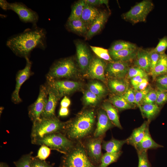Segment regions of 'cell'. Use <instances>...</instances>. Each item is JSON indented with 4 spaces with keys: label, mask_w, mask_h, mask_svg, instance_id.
Segmentation results:
<instances>
[{
    "label": "cell",
    "mask_w": 167,
    "mask_h": 167,
    "mask_svg": "<svg viewBox=\"0 0 167 167\" xmlns=\"http://www.w3.org/2000/svg\"><path fill=\"white\" fill-rule=\"evenodd\" d=\"M90 47L94 53L100 58L109 62L113 61L110 56L108 50L100 47L92 46Z\"/></svg>",
    "instance_id": "cell-36"
},
{
    "label": "cell",
    "mask_w": 167,
    "mask_h": 167,
    "mask_svg": "<svg viewBox=\"0 0 167 167\" xmlns=\"http://www.w3.org/2000/svg\"><path fill=\"white\" fill-rule=\"evenodd\" d=\"M25 58L26 61L25 66L23 69L18 71L16 74L15 88L11 95V100L15 104H18L22 101L19 95L21 87L24 82L33 74L31 71L32 62L28 57H26Z\"/></svg>",
    "instance_id": "cell-11"
},
{
    "label": "cell",
    "mask_w": 167,
    "mask_h": 167,
    "mask_svg": "<svg viewBox=\"0 0 167 167\" xmlns=\"http://www.w3.org/2000/svg\"><path fill=\"white\" fill-rule=\"evenodd\" d=\"M138 50L137 49H126L118 51H109V53L113 61L127 62L135 58Z\"/></svg>",
    "instance_id": "cell-19"
},
{
    "label": "cell",
    "mask_w": 167,
    "mask_h": 167,
    "mask_svg": "<svg viewBox=\"0 0 167 167\" xmlns=\"http://www.w3.org/2000/svg\"><path fill=\"white\" fill-rule=\"evenodd\" d=\"M86 4L83 0L79 1L75 3L72 6L71 12L68 20L80 19Z\"/></svg>",
    "instance_id": "cell-33"
},
{
    "label": "cell",
    "mask_w": 167,
    "mask_h": 167,
    "mask_svg": "<svg viewBox=\"0 0 167 167\" xmlns=\"http://www.w3.org/2000/svg\"><path fill=\"white\" fill-rule=\"evenodd\" d=\"M146 78H143L139 76L133 77L131 79V84L135 88Z\"/></svg>",
    "instance_id": "cell-50"
},
{
    "label": "cell",
    "mask_w": 167,
    "mask_h": 167,
    "mask_svg": "<svg viewBox=\"0 0 167 167\" xmlns=\"http://www.w3.org/2000/svg\"><path fill=\"white\" fill-rule=\"evenodd\" d=\"M156 98V91L155 90H150L143 99L141 105L144 104H155Z\"/></svg>",
    "instance_id": "cell-42"
},
{
    "label": "cell",
    "mask_w": 167,
    "mask_h": 167,
    "mask_svg": "<svg viewBox=\"0 0 167 167\" xmlns=\"http://www.w3.org/2000/svg\"><path fill=\"white\" fill-rule=\"evenodd\" d=\"M151 60V74L153 72L159 59L160 54L158 53L153 50L150 51Z\"/></svg>",
    "instance_id": "cell-48"
},
{
    "label": "cell",
    "mask_w": 167,
    "mask_h": 167,
    "mask_svg": "<svg viewBox=\"0 0 167 167\" xmlns=\"http://www.w3.org/2000/svg\"><path fill=\"white\" fill-rule=\"evenodd\" d=\"M106 67L105 63L101 59L98 58L92 59L87 71L88 75L92 79L104 81Z\"/></svg>",
    "instance_id": "cell-17"
},
{
    "label": "cell",
    "mask_w": 167,
    "mask_h": 167,
    "mask_svg": "<svg viewBox=\"0 0 167 167\" xmlns=\"http://www.w3.org/2000/svg\"><path fill=\"white\" fill-rule=\"evenodd\" d=\"M129 68L127 62L113 61L107 64L105 70L108 75L113 79H123L126 75Z\"/></svg>",
    "instance_id": "cell-16"
},
{
    "label": "cell",
    "mask_w": 167,
    "mask_h": 167,
    "mask_svg": "<svg viewBox=\"0 0 167 167\" xmlns=\"http://www.w3.org/2000/svg\"><path fill=\"white\" fill-rule=\"evenodd\" d=\"M167 74V54H160V57L153 72L151 74L154 79Z\"/></svg>",
    "instance_id": "cell-30"
},
{
    "label": "cell",
    "mask_w": 167,
    "mask_h": 167,
    "mask_svg": "<svg viewBox=\"0 0 167 167\" xmlns=\"http://www.w3.org/2000/svg\"><path fill=\"white\" fill-rule=\"evenodd\" d=\"M108 18V14L105 12H100L99 16L91 25L86 35L88 39L100 32L103 28Z\"/></svg>",
    "instance_id": "cell-22"
},
{
    "label": "cell",
    "mask_w": 167,
    "mask_h": 167,
    "mask_svg": "<svg viewBox=\"0 0 167 167\" xmlns=\"http://www.w3.org/2000/svg\"><path fill=\"white\" fill-rule=\"evenodd\" d=\"M129 49H137L136 46L134 44L122 41L115 42L109 49V51H118L119 50Z\"/></svg>",
    "instance_id": "cell-35"
},
{
    "label": "cell",
    "mask_w": 167,
    "mask_h": 167,
    "mask_svg": "<svg viewBox=\"0 0 167 167\" xmlns=\"http://www.w3.org/2000/svg\"><path fill=\"white\" fill-rule=\"evenodd\" d=\"M126 100L133 106L136 105L135 92L131 88H129L126 92L122 95Z\"/></svg>",
    "instance_id": "cell-47"
},
{
    "label": "cell",
    "mask_w": 167,
    "mask_h": 167,
    "mask_svg": "<svg viewBox=\"0 0 167 167\" xmlns=\"http://www.w3.org/2000/svg\"><path fill=\"white\" fill-rule=\"evenodd\" d=\"M31 167H54L45 161L41 160L36 156H32L31 162Z\"/></svg>",
    "instance_id": "cell-45"
},
{
    "label": "cell",
    "mask_w": 167,
    "mask_h": 167,
    "mask_svg": "<svg viewBox=\"0 0 167 167\" xmlns=\"http://www.w3.org/2000/svg\"><path fill=\"white\" fill-rule=\"evenodd\" d=\"M153 4L150 0H143L133 6L123 15L126 20L133 24L144 22L152 10Z\"/></svg>",
    "instance_id": "cell-8"
},
{
    "label": "cell",
    "mask_w": 167,
    "mask_h": 167,
    "mask_svg": "<svg viewBox=\"0 0 167 167\" xmlns=\"http://www.w3.org/2000/svg\"><path fill=\"white\" fill-rule=\"evenodd\" d=\"M69 113V110L68 108L61 107L59 112V115L61 117L67 116Z\"/></svg>",
    "instance_id": "cell-53"
},
{
    "label": "cell",
    "mask_w": 167,
    "mask_h": 167,
    "mask_svg": "<svg viewBox=\"0 0 167 167\" xmlns=\"http://www.w3.org/2000/svg\"><path fill=\"white\" fill-rule=\"evenodd\" d=\"M51 149L45 145H41L37 152L36 157L42 160H45L50 154Z\"/></svg>",
    "instance_id": "cell-44"
},
{
    "label": "cell",
    "mask_w": 167,
    "mask_h": 167,
    "mask_svg": "<svg viewBox=\"0 0 167 167\" xmlns=\"http://www.w3.org/2000/svg\"><path fill=\"white\" fill-rule=\"evenodd\" d=\"M76 49L79 66L83 72L87 71L92 59L90 51L86 45L80 41L76 43Z\"/></svg>",
    "instance_id": "cell-13"
},
{
    "label": "cell",
    "mask_w": 167,
    "mask_h": 167,
    "mask_svg": "<svg viewBox=\"0 0 167 167\" xmlns=\"http://www.w3.org/2000/svg\"><path fill=\"white\" fill-rule=\"evenodd\" d=\"M156 83L158 89L167 91V74L156 77Z\"/></svg>",
    "instance_id": "cell-41"
},
{
    "label": "cell",
    "mask_w": 167,
    "mask_h": 167,
    "mask_svg": "<svg viewBox=\"0 0 167 167\" xmlns=\"http://www.w3.org/2000/svg\"><path fill=\"white\" fill-rule=\"evenodd\" d=\"M88 90L100 98L104 96L107 93L105 86L101 82L94 81L89 84Z\"/></svg>",
    "instance_id": "cell-32"
},
{
    "label": "cell",
    "mask_w": 167,
    "mask_h": 167,
    "mask_svg": "<svg viewBox=\"0 0 167 167\" xmlns=\"http://www.w3.org/2000/svg\"><path fill=\"white\" fill-rule=\"evenodd\" d=\"M167 49V36H165L161 39L156 48L153 50L159 54L165 53Z\"/></svg>",
    "instance_id": "cell-46"
},
{
    "label": "cell",
    "mask_w": 167,
    "mask_h": 167,
    "mask_svg": "<svg viewBox=\"0 0 167 167\" xmlns=\"http://www.w3.org/2000/svg\"><path fill=\"white\" fill-rule=\"evenodd\" d=\"M151 90L149 87H147L143 90L136 91L135 92V96L136 105L140 109L143 99L147 94Z\"/></svg>",
    "instance_id": "cell-40"
},
{
    "label": "cell",
    "mask_w": 167,
    "mask_h": 167,
    "mask_svg": "<svg viewBox=\"0 0 167 167\" xmlns=\"http://www.w3.org/2000/svg\"><path fill=\"white\" fill-rule=\"evenodd\" d=\"M102 108L105 112L114 125L120 129H122L117 109L109 102H104L102 104Z\"/></svg>",
    "instance_id": "cell-25"
},
{
    "label": "cell",
    "mask_w": 167,
    "mask_h": 167,
    "mask_svg": "<svg viewBox=\"0 0 167 167\" xmlns=\"http://www.w3.org/2000/svg\"><path fill=\"white\" fill-rule=\"evenodd\" d=\"M0 6L4 10H11L15 12L21 21L31 23L32 26L37 25L39 19L38 14L22 2L9 3L6 0H1Z\"/></svg>",
    "instance_id": "cell-7"
},
{
    "label": "cell",
    "mask_w": 167,
    "mask_h": 167,
    "mask_svg": "<svg viewBox=\"0 0 167 167\" xmlns=\"http://www.w3.org/2000/svg\"><path fill=\"white\" fill-rule=\"evenodd\" d=\"M156 91L157 98L155 104L160 107L167 102V91L158 89Z\"/></svg>",
    "instance_id": "cell-43"
},
{
    "label": "cell",
    "mask_w": 167,
    "mask_h": 167,
    "mask_svg": "<svg viewBox=\"0 0 167 167\" xmlns=\"http://www.w3.org/2000/svg\"><path fill=\"white\" fill-rule=\"evenodd\" d=\"M148 73L144 70L138 66L129 67L127 74L128 79L132 78L137 76L143 78H147Z\"/></svg>",
    "instance_id": "cell-37"
},
{
    "label": "cell",
    "mask_w": 167,
    "mask_h": 167,
    "mask_svg": "<svg viewBox=\"0 0 167 167\" xmlns=\"http://www.w3.org/2000/svg\"><path fill=\"white\" fill-rule=\"evenodd\" d=\"M48 90L46 103L41 115V118H49L55 116V110L58 101L60 98L56 91L45 84Z\"/></svg>",
    "instance_id": "cell-14"
},
{
    "label": "cell",
    "mask_w": 167,
    "mask_h": 167,
    "mask_svg": "<svg viewBox=\"0 0 167 167\" xmlns=\"http://www.w3.org/2000/svg\"><path fill=\"white\" fill-rule=\"evenodd\" d=\"M160 107L156 104H144L141 105L140 109L143 116L151 121L159 113Z\"/></svg>",
    "instance_id": "cell-27"
},
{
    "label": "cell",
    "mask_w": 167,
    "mask_h": 167,
    "mask_svg": "<svg viewBox=\"0 0 167 167\" xmlns=\"http://www.w3.org/2000/svg\"><path fill=\"white\" fill-rule=\"evenodd\" d=\"M114 126L105 112L102 109H99L96 127L93 133L94 137H102L108 130Z\"/></svg>",
    "instance_id": "cell-15"
},
{
    "label": "cell",
    "mask_w": 167,
    "mask_h": 167,
    "mask_svg": "<svg viewBox=\"0 0 167 167\" xmlns=\"http://www.w3.org/2000/svg\"><path fill=\"white\" fill-rule=\"evenodd\" d=\"M32 152L23 156L18 160L14 161L16 167H31Z\"/></svg>",
    "instance_id": "cell-39"
},
{
    "label": "cell",
    "mask_w": 167,
    "mask_h": 167,
    "mask_svg": "<svg viewBox=\"0 0 167 167\" xmlns=\"http://www.w3.org/2000/svg\"><path fill=\"white\" fill-rule=\"evenodd\" d=\"M108 84L110 90L116 94L122 95L129 88L128 83L123 79H109Z\"/></svg>",
    "instance_id": "cell-24"
},
{
    "label": "cell",
    "mask_w": 167,
    "mask_h": 167,
    "mask_svg": "<svg viewBox=\"0 0 167 167\" xmlns=\"http://www.w3.org/2000/svg\"><path fill=\"white\" fill-rule=\"evenodd\" d=\"M102 137H94L88 139L84 145L88 156L96 167L100 164L102 156Z\"/></svg>",
    "instance_id": "cell-12"
},
{
    "label": "cell",
    "mask_w": 167,
    "mask_h": 167,
    "mask_svg": "<svg viewBox=\"0 0 167 167\" xmlns=\"http://www.w3.org/2000/svg\"><path fill=\"white\" fill-rule=\"evenodd\" d=\"M95 121L94 110L91 109L84 110L74 118L65 122L62 133L71 140L79 142L92 132Z\"/></svg>",
    "instance_id": "cell-2"
},
{
    "label": "cell",
    "mask_w": 167,
    "mask_h": 167,
    "mask_svg": "<svg viewBox=\"0 0 167 167\" xmlns=\"http://www.w3.org/2000/svg\"><path fill=\"white\" fill-rule=\"evenodd\" d=\"M83 99L85 106L92 107L96 106L101 99L100 98L88 90L84 92Z\"/></svg>",
    "instance_id": "cell-34"
},
{
    "label": "cell",
    "mask_w": 167,
    "mask_h": 167,
    "mask_svg": "<svg viewBox=\"0 0 167 167\" xmlns=\"http://www.w3.org/2000/svg\"><path fill=\"white\" fill-rule=\"evenodd\" d=\"M149 124L148 121H145L139 127L134 129L130 136L127 139L126 143L135 148L144 137Z\"/></svg>",
    "instance_id": "cell-23"
},
{
    "label": "cell",
    "mask_w": 167,
    "mask_h": 167,
    "mask_svg": "<svg viewBox=\"0 0 167 167\" xmlns=\"http://www.w3.org/2000/svg\"><path fill=\"white\" fill-rule=\"evenodd\" d=\"M110 102L119 111L131 109L133 106L130 104L122 95L116 94L109 98Z\"/></svg>",
    "instance_id": "cell-29"
},
{
    "label": "cell",
    "mask_w": 167,
    "mask_h": 167,
    "mask_svg": "<svg viewBox=\"0 0 167 167\" xmlns=\"http://www.w3.org/2000/svg\"><path fill=\"white\" fill-rule=\"evenodd\" d=\"M59 167H96L91 161L84 145L78 142L73 148L62 156Z\"/></svg>",
    "instance_id": "cell-4"
},
{
    "label": "cell",
    "mask_w": 167,
    "mask_h": 167,
    "mask_svg": "<svg viewBox=\"0 0 167 167\" xmlns=\"http://www.w3.org/2000/svg\"><path fill=\"white\" fill-rule=\"evenodd\" d=\"M48 94L46 84L41 85L36 100L28 109V116L33 122L40 118L47 101Z\"/></svg>",
    "instance_id": "cell-9"
},
{
    "label": "cell",
    "mask_w": 167,
    "mask_h": 167,
    "mask_svg": "<svg viewBox=\"0 0 167 167\" xmlns=\"http://www.w3.org/2000/svg\"><path fill=\"white\" fill-rule=\"evenodd\" d=\"M77 71L73 59L71 58H65L53 64L46 75V79L51 80L62 78H71L75 75Z\"/></svg>",
    "instance_id": "cell-6"
},
{
    "label": "cell",
    "mask_w": 167,
    "mask_h": 167,
    "mask_svg": "<svg viewBox=\"0 0 167 167\" xmlns=\"http://www.w3.org/2000/svg\"><path fill=\"white\" fill-rule=\"evenodd\" d=\"M66 27L70 31L81 35L87 34L88 31L86 25L81 19L68 20Z\"/></svg>",
    "instance_id": "cell-28"
},
{
    "label": "cell",
    "mask_w": 167,
    "mask_h": 167,
    "mask_svg": "<svg viewBox=\"0 0 167 167\" xmlns=\"http://www.w3.org/2000/svg\"><path fill=\"white\" fill-rule=\"evenodd\" d=\"M127 141V139L119 140L113 138L109 140L103 142L102 147L107 152H118L121 151L123 145L126 143Z\"/></svg>",
    "instance_id": "cell-26"
},
{
    "label": "cell",
    "mask_w": 167,
    "mask_h": 167,
    "mask_svg": "<svg viewBox=\"0 0 167 167\" xmlns=\"http://www.w3.org/2000/svg\"><path fill=\"white\" fill-rule=\"evenodd\" d=\"M148 84V78H146L134 88L136 91L143 90L147 87Z\"/></svg>",
    "instance_id": "cell-51"
},
{
    "label": "cell",
    "mask_w": 167,
    "mask_h": 167,
    "mask_svg": "<svg viewBox=\"0 0 167 167\" xmlns=\"http://www.w3.org/2000/svg\"><path fill=\"white\" fill-rule=\"evenodd\" d=\"M100 12L93 6L86 4L80 19L86 25L88 30L99 16Z\"/></svg>",
    "instance_id": "cell-20"
},
{
    "label": "cell",
    "mask_w": 167,
    "mask_h": 167,
    "mask_svg": "<svg viewBox=\"0 0 167 167\" xmlns=\"http://www.w3.org/2000/svg\"><path fill=\"white\" fill-rule=\"evenodd\" d=\"M70 104V99L66 96H65L61 102L60 105L61 107L68 108Z\"/></svg>",
    "instance_id": "cell-52"
},
{
    "label": "cell",
    "mask_w": 167,
    "mask_h": 167,
    "mask_svg": "<svg viewBox=\"0 0 167 167\" xmlns=\"http://www.w3.org/2000/svg\"><path fill=\"white\" fill-rule=\"evenodd\" d=\"M134 64L147 73H150L151 60L150 51L141 49L138 50Z\"/></svg>",
    "instance_id": "cell-18"
},
{
    "label": "cell",
    "mask_w": 167,
    "mask_h": 167,
    "mask_svg": "<svg viewBox=\"0 0 167 167\" xmlns=\"http://www.w3.org/2000/svg\"><path fill=\"white\" fill-rule=\"evenodd\" d=\"M163 146L156 143L152 139L150 133L149 126L147 127L144 137L135 147L137 151L156 149Z\"/></svg>",
    "instance_id": "cell-21"
},
{
    "label": "cell",
    "mask_w": 167,
    "mask_h": 167,
    "mask_svg": "<svg viewBox=\"0 0 167 167\" xmlns=\"http://www.w3.org/2000/svg\"><path fill=\"white\" fill-rule=\"evenodd\" d=\"M137 152L139 160L138 167H152L148 160L147 151Z\"/></svg>",
    "instance_id": "cell-38"
},
{
    "label": "cell",
    "mask_w": 167,
    "mask_h": 167,
    "mask_svg": "<svg viewBox=\"0 0 167 167\" xmlns=\"http://www.w3.org/2000/svg\"><path fill=\"white\" fill-rule=\"evenodd\" d=\"M34 144L45 145L51 149L65 154L71 149L75 144L62 132L47 135L42 138L31 142Z\"/></svg>",
    "instance_id": "cell-5"
},
{
    "label": "cell",
    "mask_w": 167,
    "mask_h": 167,
    "mask_svg": "<svg viewBox=\"0 0 167 167\" xmlns=\"http://www.w3.org/2000/svg\"><path fill=\"white\" fill-rule=\"evenodd\" d=\"M65 122L61 121L56 116L49 118H41L33 122L31 130V142L50 134L62 132Z\"/></svg>",
    "instance_id": "cell-3"
},
{
    "label": "cell",
    "mask_w": 167,
    "mask_h": 167,
    "mask_svg": "<svg viewBox=\"0 0 167 167\" xmlns=\"http://www.w3.org/2000/svg\"><path fill=\"white\" fill-rule=\"evenodd\" d=\"M47 32L37 25L25 29L23 32L10 37L6 45L17 56L29 58L35 49L44 50L47 47Z\"/></svg>",
    "instance_id": "cell-1"
},
{
    "label": "cell",
    "mask_w": 167,
    "mask_h": 167,
    "mask_svg": "<svg viewBox=\"0 0 167 167\" xmlns=\"http://www.w3.org/2000/svg\"><path fill=\"white\" fill-rule=\"evenodd\" d=\"M122 153L121 151L116 153L106 152L102 155L100 163L97 167H108L111 164L116 162Z\"/></svg>",
    "instance_id": "cell-31"
},
{
    "label": "cell",
    "mask_w": 167,
    "mask_h": 167,
    "mask_svg": "<svg viewBox=\"0 0 167 167\" xmlns=\"http://www.w3.org/2000/svg\"><path fill=\"white\" fill-rule=\"evenodd\" d=\"M46 84L53 88L60 98L71 94L82 87L80 82L67 80H46Z\"/></svg>",
    "instance_id": "cell-10"
},
{
    "label": "cell",
    "mask_w": 167,
    "mask_h": 167,
    "mask_svg": "<svg viewBox=\"0 0 167 167\" xmlns=\"http://www.w3.org/2000/svg\"><path fill=\"white\" fill-rule=\"evenodd\" d=\"M0 167H9V166L6 163L1 162L0 163Z\"/></svg>",
    "instance_id": "cell-54"
},
{
    "label": "cell",
    "mask_w": 167,
    "mask_h": 167,
    "mask_svg": "<svg viewBox=\"0 0 167 167\" xmlns=\"http://www.w3.org/2000/svg\"><path fill=\"white\" fill-rule=\"evenodd\" d=\"M86 4L92 6H95L105 4L108 6V1L106 0H84Z\"/></svg>",
    "instance_id": "cell-49"
}]
</instances>
